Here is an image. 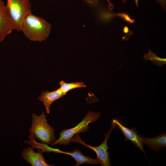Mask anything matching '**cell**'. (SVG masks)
Instances as JSON below:
<instances>
[{"instance_id":"9c48e42d","label":"cell","mask_w":166,"mask_h":166,"mask_svg":"<svg viewBox=\"0 0 166 166\" xmlns=\"http://www.w3.org/2000/svg\"><path fill=\"white\" fill-rule=\"evenodd\" d=\"M64 95L59 88L52 92L47 90L43 91L38 96V98L40 101L43 102L46 112L49 114L50 112V106L52 103Z\"/></svg>"},{"instance_id":"6da1fadb","label":"cell","mask_w":166,"mask_h":166,"mask_svg":"<svg viewBox=\"0 0 166 166\" xmlns=\"http://www.w3.org/2000/svg\"><path fill=\"white\" fill-rule=\"evenodd\" d=\"M52 26L44 18L30 13L23 20L20 31L31 41L42 42L45 41L50 34Z\"/></svg>"},{"instance_id":"ac0fdd59","label":"cell","mask_w":166,"mask_h":166,"mask_svg":"<svg viewBox=\"0 0 166 166\" xmlns=\"http://www.w3.org/2000/svg\"><path fill=\"white\" fill-rule=\"evenodd\" d=\"M128 31V28L126 26H125L123 29L124 32L125 33H127Z\"/></svg>"},{"instance_id":"7a4b0ae2","label":"cell","mask_w":166,"mask_h":166,"mask_svg":"<svg viewBox=\"0 0 166 166\" xmlns=\"http://www.w3.org/2000/svg\"><path fill=\"white\" fill-rule=\"evenodd\" d=\"M32 122L29 131L34 138L38 140L41 143L51 144L56 140L54 128L48 123L46 115L44 112L37 116L32 114Z\"/></svg>"},{"instance_id":"30bf717a","label":"cell","mask_w":166,"mask_h":166,"mask_svg":"<svg viewBox=\"0 0 166 166\" xmlns=\"http://www.w3.org/2000/svg\"><path fill=\"white\" fill-rule=\"evenodd\" d=\"M141 141L143 144L147 145L153 151L157 152L166 147V134L162 133L154 138H146L141 136Z\"/></svg>"},{"instance_id":"52a82bcc","label":"cell","mask_w":166,"mask_h":166,"mask_svg":"<svg viewBox=\"0 0 166 166\" xmlns=\"http://www.w3.org/2000/svg\"><path fill=\"white\" fill-rule=\"evenodd\" d=\"M113 121L121 130L122 133L124 136V140L126 141L129 140L145 155V152L143 147V144L141 140V136L140 134H137L136 128H129L124 126L117 119H114Z\"/></svg>"},{"instance_id":"7c38bea8","label":"cell","mask_w":166,"mask_h":166,"mask_svg":"<svg viewBox=\"0 0 166 166\" xmlns=\"http://www.w3.org/2000/svg\"><path fill=\"white\" fill-rule=\"evenodd\" d=\"M60 88L64 95L70 90L77 88H84L86 85L82 82L66 83L63 81L60 82Z\"/></svg>"},{"instance_id":"ba28073f","label":"cell","mask_w":166,"mask_h":166,"mask_svg":"<svg viewBox=\"0 0 166 166\" xmlns=\"http://www.w3.org/2000/svg\"><path fill=\"white\" fill-rule=\"evenodd\" d=\"M34 147H28L24 148L21 153L22 158L32 166H51L46 163L42 154V152L38 150L37 152L34 151Z\"/></svg>"},{"instance_id":"9a60e30c","label":"cell","mask_w":166,"mask_h":166,"mask_svg":"<svg viewBox=\"0 0 166 166\" xmlns=\"http://www.w3.org/2000/svg\"><path fill=\"white\" fill-rule=\"evenodd\" d=\"M94 2L97 4L99 0H93ZM127 0H122V2L123 3H125L126 2ZM108 3V9L109 11H111L114 9V6L113 4L109 0H107Z\"/></svg>"},{"instance_id":"e0dca14e","label":"cell","mask_w":166,"mask_h":166,"mask_svg":"<svg viewBox=\"0 0 166 166\" xmlns=\"http://www.w3.org/2000/svg\"><path fill=\"white\" fill-rule=\"evenodd\" d=\"M87 3L90 5H94L96 4L94 2L93 0H84Z\"/></svg>"},{"instance_id":"8fae6325","label":"cell","mask_w":166,"mask_h":166,"mask_svg":"<svg viewBox=\"0 0 166 166\" xmlns=\"http://www.w3.org/2000/svg\"><path fill=\"white\" fill-rule=\"evenodd\" d=\"M55 152L65 154L71 156L76 162V164L74 165L75 166L85 164H99L97 159H93L83 155L81 151L78 149H74L72 152H67L61 151L58 149H56Z\"/></svg>"},{"instance_id":"8992f818","label":"cell","mask_w":166,"mask_h":166,"mask_svg":"<svg viewBox=\"0 0 166 166\" xmlns=\"http://www.w3.org/2000/svg\"><path fill=\"white\" fill-rule=\"evenodd\" d=\"M14 30L6 5L0 0V42Z\"/></svg>"},{"instance_id":"4fadbf2b","label":"cell","mask_w":166,"mask_h":166,"mask_svg":"<svg viewBox=\"0 0 166 166\" xmlns=\"http://www.w3.org/2000/svg\"><path fill=\"white\" fill-rule=\"evenodd\" d=\"M144 60H150L153 63L159 66L166 64V58H162L157 57L156 54L154 53L149 49H148V53L144 54Z\"/></svg>"},{"instance_id":"3957f363","label":"cell","mask_w":166,"mask_h":166,"mask_svg":"<svg viewBox=\"0 0 166 166\" xmlns=\"http://www.w3.org/2000/svg\"><path fill=\"white\" fill-rule=\"evenodd\" d=\"M101 113H94L89 110L81 122L76 126L70 128L63 130L60 133V137L51 144L54 145L57 144H62L65 146L68 145L73 137L80 132L83 133L87 131L88 125L90 123L98 120L100 117Z\"/></svg>"},{"instance_id":"2e32d148","label":"cell","mask_w":166,"mask_h":166,"mask_svg":"<svg viewBox=\"0 0 166 166\" xmlns=\"http://www.w3.org/2000/svg\"><path fill=\"white\" fill-rule=\"evenodd\" d=\"M157 2L166 11V0H154Z\"/></svg>"},{"instance_id":"277c9868","label":"cell","mask_w":166,"mask_h":166,"mask_svg":"<svg viewBox=\"0 0 166 166\" xmlns=\"http://www.w3.org/2000/svg\"><path fill=\"white\" fill-rule=\"evenodd\" d=\"M6 6L14 30L20 31L23 20L32 12L30 0H7Z\"/></svg>"},{"instance_id":"5bb4252c","label":"cell","mask_w":166,"mask_h":166,"mask_svg":"<svg viewBox=\"0 0 166 166\" xmlns=\"http://www.w3.org/2000/svg\"><path fill=\"white\" fill-rule=\"evenodd\" d=\"M114 16L119 17L123 18L126 22L131 24H133L135 22V20L133 19H131L128 14L125 13H120L115 14H114Z\"/></svg>"},{"instance_id":"5b68a950","label":"cell","mask_w":166,"mask_h":166,"mask_svg":"<svg viewBox=\"0 0 166 166\" xmlns=\"http://www.w3.org/2000/svg\"><path fill=\"white\" fill-rule=\"evenodd\" d=\"M116 125L112 121L111 127L110 130L106 133L104 135L105 137L104 141L99 146H93L87 144L81 140L79 134L76 135L73 137L71 141V142H74L79 143L94 151L97 155V159L99 164L102 166H111L109 157V153L108 152L109 147L107 142L109 138L110 134L112 131L115 128Z\"/></svg>"}]
</instances>
